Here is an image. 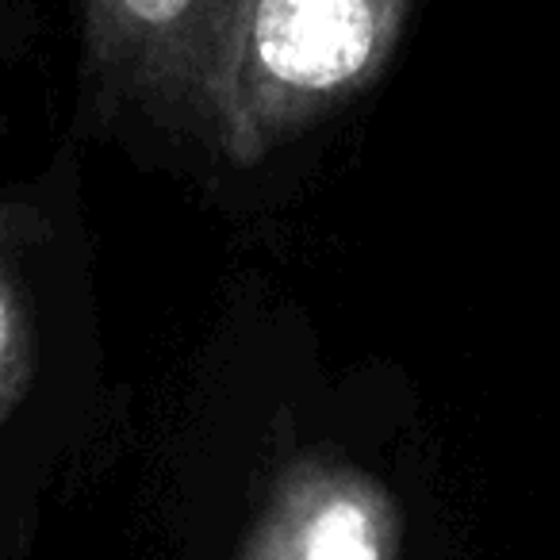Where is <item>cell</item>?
<instances>
[{
	"label": "cell",
	"instance_id": "277c9868",
	"mask_svg": "<svg viewBox=\"0 0 560 560\" xmlns=\"http://www.w3.org/2000/svg\"><path fill=\"white\" fill-rule=\"evenodd\" d=\"M32 384V319L20 277L0 246V422L16 411Z\"/></svg>",
	"mask_w": 560,
	"mask_h": 560
},
{
	"label": "cell",
	"instance_id": "7a4b0ae2",
	"mask_svg": "<svg viewBox=\"0 0 560 560\" xmlns=\"http://www.w3.org/2000/svg\"><path fill=\"white\" fill-rule=\"evenodd\" d=\"M404 514L381 480L342 460H300L272 483L242 560H399Z\"/></svg>",
	"mask_w": 560,
	"mask_h": 560
},
{
	"label": "cell",
	"instance_id": "3957f363",
	"mask_svg": "<svg viewBox=\"0 0 560 560\" xmlns=\"http://www.w3.org/2000/svg\"><path fill=\"white\" fill-rule=\"evenodd\" d=\"M215 0H85L89 70L119 96L188 101Z\"/></svg>",
	"mask_w": 560,
	"mask_h": 560
},
{
	"label": "cell",
	"instance_id": "6da1fadb",
	"mask_svg": "<svg viewBox=\"0 0 560 560\" xmlns=\"http://www.w3.org/2000/svg\"><path fill=\"white\" fill-rule=\"evenodd\" d=\"M415 0H215L188 104L231 162L254 165L365 93Z\"/></svg>",
	"mask_w": 560,
	"mask_h": 560
}]
</instances>
